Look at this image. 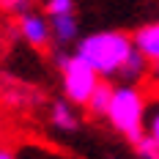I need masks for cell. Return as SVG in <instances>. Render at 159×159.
<instances>
[{"mask_svg":"<svg viewBox=\"0 0 159 159\" xmlns=\"http://www.w3.org/2000/svg\"><path fill=\"white\" fill-rule=\"evenodd\" d=\"M145 112H148V99L137 85H118L112 93L110 110H107V121L110 126L124 134L126 140L137 145L145 137Z\"/></svg>","mask_w":159,"mask_h":159,"instance_id":"cell-2","label":"cell"},{"mask_svg":"<svg viewBox=\"0 0 159 159\" xmlns=\"http://www.w3.org/2000/svg\"><path fill=\"white\" fill-rule=\"evenodd\" d=\"M145 134L159 145V96L148 99V112H145Z\"/></svg>","mask_w":159,"mask_h":159,"instance_id":"cell-10","label":"cell"},{"mask_svg":"<svg viewBox=\"0 0 159 159\" xmlns=\"http://www.w3.org/2000/svg\"><path fill=\"white\" fill-rule=\"evenodd\" d=\"M52 124L58 129H63V132H74L77 129V112L71 110V104L66 102V99H61V102H55L52 104Z\"/></svg>","mask_w":159,"mask_h":159,"instance_id":"cell-8","label":"cell"},{"mask_svg":"<svg viewBox=\"0 0 159 159\" xmlns=\"http://www.w3.org/2000/svg\"><path fill=\"white\" fill-rule=\"evenodd\" d=\"M19 33H22V39L28 44H33V47H44L49 41V36H52L49 22L41 14H22V19H19Z\"/></svg>","mask_w":159,"mask_h":159,"instance_id":"cell-5","label":"cell"},{"mask_svg":"<svg viewBox=\"0 0 159 159\" xmlns=\"http://www.w3.org/2000/svg\"><path fill=\"white\" fill-rule=\"evenodd\" d=\"M112 93H115V88H112L107 80H102V82H99V88L93 91V96H91V102L85 104V107H88V112H91V115H102V118H107Z\"/></svg>","mask_w":159,"mask_h":159,"instance_id":"cell-7","label":"cell"},{"mask_svg":"<svg viewBox=\"0 0 159 159\" xmlns=\"http://www.w3.org/2000/svg\"><path fill=\"white\" fill-rule=\"evenodd\" d=\"M49 16H63V14H74V3L71 0H49L47 3Z\"/></svg>","mask_w":159,"mask_h":159,"instance_id":"cell-12","label":"cell"},{"mask_svg":"<svg viewBox=\"0 0 159 159\" xmlns=\"http://www.w3.org/2000/svg\"><path fill=\"white\" fill-rule=\"evenodd\" d=\"M134 151H137V157H140V159H159V145L154 143L148 134L134 145Z\"/></svg>","mask_w":159,"mask_h":159,"instance_id":"cell-11","label":"cell"},{"mask_svg":"<svg viewBox=\"0 0 159 159\" xmlns=\"http://www.w3.org/2000/svg\"><path fill=\"white\" fill-rule=\"evenodd\" d=\"M145 69H148V61H145L143 55L134 49V52L129 55L126 66L121 69V74H118V77H124V80H126V85H134V82H137V80L145 74Z\"/></svg>","mask_w":159,"mask_h":159,"instance_id":"cell-9","label":"cell"},{"mask_svg":"<svg viewBox=\"0 0 159 159\" xmlns=\"http://www.w3.org/2000/svg\"><path fill=\"white\" fill-rule=\"evenodd\" d=\"M132 41H134V49H137L151 66L159 63V19L148 22L143 28H137L134 36H132Z\"/></svg>","mask_w":159,"mask_h":159,"instance_id":"cell-4","label":"cell"},{"mask_svg":"<svg viewBox=\"0 0 159 159\" xmlns=\"http://www.w3.org/2000/svg\"><path fill=\"white\" fill-rule=\"evenodd\" d=\"M0 159H16L11 151H6V148H0Z\"/></svg>","mask_w":159,"mask_h":159,"instance_id":"cell-13","label":"cell"},{"mask_svg":"<svg viewBox=\"0 0 159 159\" xmlns=\"http://www.w3.org/2000/svg\"><path fill=\"white\" fill-rule=\"evenodd\" d=\"M154 77H157V82H159V63L154 66Z\"/></svg>","mask_w":159,"mask_h":159,"instance_id":"cell-14","label":"cell"},{"mask_svg":"<svg viewBox=\"0 0 159 159\" xmlns=\"http://www.w3.org/2000/svg\"><path fill=\"white\" fill-rule=\"evenodd\" d=\"M134 52V41L132 36L124 30H99L85 36L77 44V58H82L85 63L93 69L99 77H112L121 74V69L126 66L129 55Z\"/></svg>","mask_w":159,"mask_h":159,"instance_id":"cell-1","label":"cell"},{"mask_svg":"<svg viewBox=\"0 0 159 159\" xmlns=\"http://www.w3.org/2000/svg\"><path fill=\"white\" fill-rule=\"evenodd\" d=\"M77 16L74 14H63V16H49V30L52 36L61 41V44H69L77 39Z\"/></svg>","mask_w":159,"mask_h":159,"instance_id":"cell-6","label":"cell"},{"mask_svg":"<svg viewBox=\"0 0 159 159\" xmlns=\"http://www.w3.org/2000/svg\"><path fill=\"white\" fill-rule=\"evenodd\" d=\"M58 66H61V74H63L66 102L85 107V104L91 102L93 91L99 88L102 77H99L82 58H77V55H63V58H58Z\"/></svg>","mask_w":159,"mask_h":159,"instance_id":"cell-3","label":"cell"}]
</instances>
